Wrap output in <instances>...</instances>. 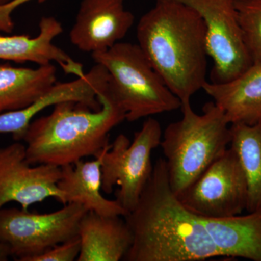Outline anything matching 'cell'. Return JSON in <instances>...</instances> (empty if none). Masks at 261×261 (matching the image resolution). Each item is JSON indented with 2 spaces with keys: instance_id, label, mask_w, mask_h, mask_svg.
I'll return each instance as SVG.
<instances>
[{
  "instance_id": "8992f818",
  "label": "cell",
  "mask_w": 261,
  "mask_h": 261,
  "mask_svg": "<svg viewBox=\"0 0 261 261\" xmlns=\"http://www.w3.org/2000/svg\"><path fill=\"white\" fill-rule=\"evenodd\" d=\"M163 130L161 123L149 117L134 140L123 134L116 137L103 154L102 191L111 194L115 187V197L127 214L138 203L147 182L152 176V151L161 145Z\"/></svg>"
},
{
  "instance_id": "277c9868",
  "label": "cell",
  "mask_w": 261,
  "mask_h": 261,
  "mask_svg": "<svg viewBox=\"0 0 261 261\" xmlns=\"http://www.w3.org/2000/svg\"><path fill=\"white\" fill-rule=\"evenodd\" d=\"M181 109V119L166 126L160 145L176 196L227 150L231 140V124L214 102L204 106L202 114L194 111L191 102Z\"/></svg>"
},
{
  "instance_id": "44dd1931",
  "label": "cell",
  "mask_w": 261,
  "mask_h": 261,
  "mask_svg": "<svg viewBox=\"0 0 261 261\" xmlns=\"http://www.w3.org/2000/svg\"><path fill=\"white\" fill-rule=\"evenodd\" d=\"M81 252L80 237L70 239L64 243L51 247L42 255L34 257L32 261H73L77 260Z\"/></svg>"
},
{
  "instance_id": "d6986e66",
  "label": "cell",
  "mask_w": 261,
  "mask_h": 261,
  "mask_svg": "<svg viewBox=\"0 0 261 261\" xmlns=\"http://www.w3.org/2000/svg\"><path fill=\"white\" fill-rule=\"evenodd\" d=\"M230 128L229 147L238 154L246 178V211L261 210V122L252 126L233 123Z\"/></svg>"
},
{
  "instance_id": "6da1fadb",
  "label": "cell",
  "mask_w": 261,
  "mask_h": 261,
  "mask_svg": "<svg viewBox=\"0 0 261 261\" xmlns=\"http://www.w3.org/2000/svg\"><path fill=\"white\" fill-rule=\"evenodd\" d=\"M133 240L123 260L200 261L221 257L203 219L187 210L171 190L164 159L140 200L124 216Z\"/></svg>"
},
{
  "instance_id": "52a82bcc",
  "label": "cell",
  "mask_w": 261,
  "mask_h": 261,
  "mask_svg": "<svg viewBox=\"0 0 261 261\" xmlns=\"http://www.w3.org/2000/svg\"><path fill=\"white\" fill-rule=\"evenodd\" d=\"M87 209L80 204L68 203L60 210L38 214L23 209H0V243L9 247L17 260L34 257L79 236V228Z\"/></svg>"
},
{
  "instance_id": "2e32d148",
  "label": "cell",
  "mask_w": 261,
  "mask_h": 261,
  "mask_svg": "<svg viewBox=\"0 0 261 261\" xmlns=\"http://www.w3.org/2000/svg\"><path fill=\"white\" fill-rule=\"evenodd\" d=\"M81 252L78 261L123 260L133 237L123 216L86 213L79 228Z\"/></svg>"
},
{
  "instance_id": "9a60e30c",
  "label": "cell",
  "mask_w": 261,
  "mask_h": 261,
  "mask_svg": "<svg viewBox=\"0 0 261 261\" xmlns=\"http://www.w3.org/2000/svg\"><path fill=\"white\" fill-rule=\"evenodd\" d=\"M224 111L230 124L252 126L261 122V63L223 83L207 82L202 88Z\"/></svg>"
},
{
  "instance_id": "cb8c5ba5",
  "label": "cell",
  "mask_w": 261,
  "mask_h": 261,
  "mask_svg": "<svg viewBox=\"0 0 261 261\" xmlns=\"http://www.w3.org/2000/svg\"><path fill=\"white\" fill-rule=\"evenodd\" d=\"M10 0H0V5H4L5 3H8Z\"/></svg>"
},
{
  "instance_id": "5b68a950",
  "label": "cell",
  "mask_w": 261,
  "mask_h": 261,
  "mask_svg": "<svg viewBox=\"0 0 261 261\" xmlns=\"http://www.w3.org/2000/svg\"><path fill=\"white\" fill-rule=\"evenodd\" d=\"M92 57L107 70L108 91L124 111L127 121L181 108L180 99L168 89L138 44L120 42Z\"/></svg>"
},
{
  "instance_id": "5bb4252c",
  "label": "cell",
  "mask_w": 261,
  "mask_h": 261,
  "mask_svg": "<svg viewBox=\"0 0 261 261\" xmlns=\"http://www.w3.org/2000/svg\"><path fill=\"white\" fill-rule=\"evenodd\" d=\"M108 146L94 157V161H84L82 159L61 167L58 187L64 196V205L80 204L87 211L103 216H126V211L118 201L108 200L101 192V166L103 154Z\"/></svg>"
},
{
  "instance_id": "9c48e42d",
  "label": "cell",
  "mask_w": 261,
  "mask_h": 261,
  "mask_svg": "<svg viewBox=\"0 0 261 261\" xmlns=\"http://www.w3.org/2000/svg\"><path fill=\"white\" fill-rule=\"evenodd\" d=\"M190 7L205 24L211 82L233 80L252 64L239 24L235 0H174Z\"/></svg>"
},
{
  "instance_id": "4fadbf2b",
  "label": "cell",
  "mask_w": 261,
  "mask_h": 261,
  "mask_svg": "<svg viewBox=\"0 0 261 261\" xmlns=\"http://www.w3.org/2000/svg\"><path fill=\"white\" fill-rule=\"evenodd\" d=\"M39 29V34L34 38L28 35L0 36V60L18 63L32 62L38 65L56 62L66 74L76 78L83 76V65L53 44L63 32L61 22L55 17H42Z\"/></svg>"
},
{
  "instance_id": "7a4b0ae2",
  "label": "cell",
  "mask_w": 261,
  "mask_h": 261,
  "mask_svg": "<svg viewBox=\"0 0 261 261\" xmlns=\"http://www.w3.org/2000/svg\"><path fill=\"white\" fill-rule=\"evenodd\" d=\"M137 44L168 89L181 101L203 88L207 67L205 24L190 7L155 0L137 27Z\"/></svg>"
},
{
  "instance_id": "ac0fdd59",
  "label": "cell",
  "mask_w": 261,
  "mask_h": 261,
  "mask_svg": "<svg viewBox=\"0 0 261 261\" xmlns=\"http://www.w3.org/2000/svg\"><path fill=\"white\" fill-rule=\"evenodd\" d=\"M56 73L53 63L36 68L0 63V113L32 104L56 83Z\"/></svg>"
},
{
  "instance_id": "8fae6325",
  "label": "cell",
  "mask_w": 261,
  "mask_h": 261,
  "mask_svg": "<svg viewBox=\"0 0 261 261\" xmlns=\"http://www.w3.org/2000/svg\"><path fill=\"white\" fill-rule=\"evenodd\" d=\"M109 75L96 63L83 76L68 82H56L47 92L27 107L0 113V134H11L17 142L23 140L29 125L39 113L63 102H75L94 110L101 107L98 96L107 88Z\"/></svg>"
},
{
  "instance_id": "7c38bea8",
  "label": "cell",
  "mask_w": 261,
  "mask_h": 261,
  "mask_svg": "<svg viewBox=\"0 0 261 261\" xmlns=\"http://www.w3.org/2000/svg\"><path fill=\"white\" fill-rule=\"evenodd\" d=\"M135 20L124 0H82L70 32V42L84 53H102L121 42Z\"/></svg>"
},
{
  "instance_id": "603a6c76",
  "label": "cell",
  "mask_w": 261,
  "mask_h": 261,
  "mask_svg": "<svg viewBox=\"0 0 261 261\" xmlns=\"http://www.w3.org/2000/svg\"><path fill=\"white\" fill-rule=\"evenodd\" d=\"M11 256L9 247L5 244L0 243V261H7Z\"/></svg>"
},
{
  "instance_id": "3957f363",
  "label": "cell",
  "mask_w": 261,
  "mask_h": 261,
  "mask_svg": "<svg viewBox=\"0 0 261 261\" xmlns=\"http://www.w3.org/2000/svg\"><path fill=\"white\" fill-rule=\"evenodd\" d=\"M98 99L97 110L69 101L53 106L50 114L34 118L23 140L27 161L62 167L95 157L109 145L110 132L126 120V114L107 88Z\"/></svg>"
},
{
  "instance_id": "30bf717a",
  "label": "cell",
  "mask_w": 261,
  "mask_h": 261,
  "mask_svg": "<svg viewBox=\"0 0 261 261\" xmlns=\"http://www.w3.org/2000/svg\"><path fill=\"white\" fill-rule=\"evenodd\" d=\"M61 174L58 166L30 164L25 145L20 142L0 147V209L15 202L28 211L33 204L51 197L64 205V196L58 187Z\"/></svg>"
},
{
  "instance_id": "ba28073f",
  "label": "cell",
  "mask_w": 261,
  "mask_h": 261,
  "mask_svg": "<svg viewBox=\"0 0 261 261\" xmlns=\"http://www.w3.org/2000/svg\"><path fill=\"white\" fill-rule=\"evenodd\" d=\"M177 197L187 210L205 219H224L246 211V178L234 150L228 147Z\"/></svg>"
},
{
  "instance_id": "7402d4cb",
  "label": "cell",
  "mask_w": 261,
  "mask_h": 261,
  "mask_svg": "<svg viewBox=\"0 0 261 261\" xmlns=\"http://www.w3.org/2000/svg\"><path fill=\"white\" fill-rule=\"evenodd\" d=\"M32 1H37L43 3L47 0H10L4 5H0V32L10 34L14 29V22L12 19V14L17 8L25 3Z\"/></svg>"
},
{
  "instance_id": "ffe728a7",
  "label": "cell",
  "mask_w": 261,
  "mask_h": 261,
  "mask_svg": "<svg viewBox=\"0 0 261 261\" xmlns=\"http://www.w3.org/2000/svg\"><path fill=\"white\" fill-rule=\"evenodd\" d=\"M244 43L252 63H261V0H235Z\"/></svg>"
},
{
  "instance_id": "e0dca14e",
  "label": "cell",
  "mask_w": 261,
  "mask_h": 261,
  "mask_svg": "<svg viewBox=\"0 0 261 261\" xmlns=\"http://www.w3.org/2000/svg\"><path fill=\"white\" fill-rule=\"evenodd\" d=\"M201 218L221 257L261 261V210L224 219Z\"/></svg>"
}]
</instances>
